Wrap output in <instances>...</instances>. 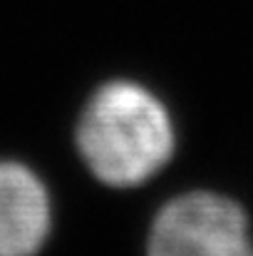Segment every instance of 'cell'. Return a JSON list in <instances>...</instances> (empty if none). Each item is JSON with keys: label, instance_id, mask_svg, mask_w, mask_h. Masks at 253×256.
Wrapping results in <instances>:
<instances>
[{"label": "cell", "instance_id": "6da1fadb", "mask_svg": "<svg viewBox=\"0 0 253 256\" xmlns=\"http://www.w3.org/2000/svg\"><path fill=\"white\" fill-rule=\"evenodd\" d=\"M75 147L87 172L112 189H134L157 176L176 150L167 102L134 80H109L84 102Z\"/></svg>", "mask_w": 253, "mask_h": 256}, {"label": "cell", "instance_id": "7a4b0ae2", "mask_svg": "<svg viewBox=\"0 0 253 256\" xmlns=\"http://www.w3.org/2000/svg\"><path fill=\"white\" fill-rule=\"evenodd\" d=\"M149 256H253V236L246 209L226 194L184 192L157 212Z\"/></svg>", "mask_w": 253, "mask_h": 256}, {"label": "cell", "instance_id": "3957f363", "mask_svg": "<svg viewBox=\"0 0 253 256\" xmlns=\"http://www.w3.org/2000/svg\"><path fill=\"white\" fill-rule=\"evenodd\" d=\"M52 229V202L40 174L0 160V256H35Z\"/></svg>", "mask_w": 253, "mask_h": 256}]
</instances>
